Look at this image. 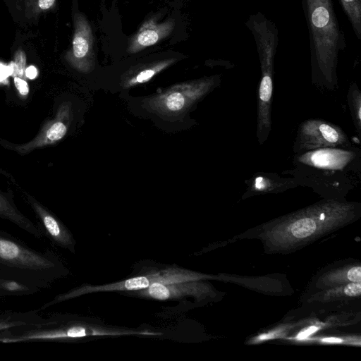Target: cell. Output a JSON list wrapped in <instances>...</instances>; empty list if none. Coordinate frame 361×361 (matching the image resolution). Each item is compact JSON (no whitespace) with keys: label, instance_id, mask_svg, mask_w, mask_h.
I'll use <instances>...</instances> for the list:
<instances>
[{"label":"cell","instance_id":"obj_1","mask_svg":"<svg viewBox=\"0 0 361 361\" xmlns=\"http://www.w3.org/2000/svg\"><path fill=\"white\" fill-rule=\"evenodd\" d=\"M307 25L312 73L315 80L334 84L341 51L346 48L345 34L332 0H300Z\"/></svg>","mask_w":361,"mask_h":361},{"label":"cell","instance_id":"obj_2","mask_svg":"<svg viewBox=\"0 0 361 361\" xmlns=\"http://www.w3.org/2000/svg\"><path fill=\"white\" fill-rule=\"evenodd\" d=\"M63 273L60 260L50 251H39L0 230V274L44 289Z\"/></svg>","mask_w":361,"mask_h":361},{"label":"cell","instance_id":"obj_3","mask_svg":"<svg viewBox=\"0 0 361 361\" xmlns=\"http://www.w3.org/2000/svg\"><path fill=\"white\" fill-rule=\"evenodd\" d=\"M250 32L255 42L261 69L258 92L257 135L259 141L262 143L271 128L274 64L279 44V30L271 24H259L254 26Z\"/></svg>","mask_w":361,"mask_h":361},{"label":"cell","instance_id":"obj_4","mask_svg":"<svg viewBox=\"0 0 361 361\" xmlns=\"http://www.w3.org/2000/svg\"><path fill=\"white\" fill-rule=\"evenodd\" d=\"M216 77L204 78L174 85L146 100L147 107L163 116L184 113L212 87Z\"/></svg>","mask_w":361,"mask_h":361},{"label":"cell","instance_id":"obj_5","mask_svg":"<svg viewBox=\"0 0 361 361\" xmlns=\"http://www.w3.org/2000/svg\"><path fill=\"white\" fill-rule=\"evenodd\" d=\"M198 277L195 273L189 271L170 269L164 271L152 273L146 276H136L127 280L99 286H83L73 289L67 293L57 295L50 302L52 305L78 297L79 295L96 291L111 290H144L154 283L164 285L175 283L191 281Z\"/></svg>","mask_w":361,"mask_h":361},{"label":"cell","instance_id":"obj_6","mask_svg":"<svg viewBox=\"0 0 361 361\" xmlns=\"http://www.w3.org/2000/svg\"><path fill=\"white\" fill-rule=\"evenodd\" d=\"M74 32L71 49L65 55L66 60L75 69L90 72L94 67V37L92 27L80 13L74 15Z\"/></svg>","mask_w":361,"mask_h":361},{"label":"cell","instance_id":"obj_7","mask_svg":"<svg viewBox=\"0 0 361 361\" xmlns=\"http://www.w3.org/2000/svg\"><path fill=\"white\" fill-rule=\"evenodd\" d=\"M345 133L338 127L319 120L303 122L299 128L296 146L299 151L343 145Z\"/></svg>","mask_w":361,"mask_h":361},{"label":"cell","instance_id":"obj_8","mask_svg":"<svg viewBox=\"0 0 361 361\" xmlns=\"http://www.w3.org/2000/svg\"><path fill=\"white\" fill-rule=\"evenodd\" d=\"M70 116V106L67 104H61L56 116L44 124L32 140L23 145H12L11 149L20 154H26L36 149L56 144L66 135Z\"/></svg>","mask_w":361,"mask_h":361},{"label":"cell","instance_id":"obj_9","mask_svg":"<svg viewBox=\"0 0 361 361\" xmlns=\"http://www.w3.org/2000/svg\"><path fill=\"white\" fill-rule=\"evenodd\" d=\"M26 199L37 217V226L44 236L53 244L72 251L74 247L73 238L66 226L35 199L28 195H26Z\"/></svg>","mask_w":361,"mask_h":361},{"label":"cell","instance_id":"obj_10","mask_svg":"<svg viewBox=\"0 0 361 361\" xmlns=\"http://www.w3.org/2000/svg\"><path fill=\"white\" fill-rule=\"evenodd\" d=\"M174 26L173 19H169L162 23H158L154 18L148 20L142 25L137 33L131 38L127 51L130 54H135L157 44L170 35Z\"/></svg>","mask_w":361,"mask_h":361},{"label":"cell","instance_id":"obj_11","mask_svg":"<svg viewBox=\"0 0 361 361\" xmlns=\"http://www.w3.org/2000/svg\"><path fill=\"white\" fill-rule=\"evenodd\" d=\"M176 61V59L171 58L134 66L123 75L122 87L128 88L147 82Z\"/></svg>","mask_w":361,"mask_h":361},{"label":"cell","instance_id":"obj_12","mask_svg":"<svg viewBox=\"0 0 361 361\" xmlns=\"http://www.w3.org/2000/svg\"><path fill=\"white\" fill-rule=\"evenodd\" d=\"M0 218L8 220L33 237L41 239L44 234L38 227L25 216L7 196L0 193Z\"/></svg>","mask_w":361,"mask_h":361},{"label":"cell","instance_id":"obj_13","mask_svg":"<svg viewBox=\"0 0 361 361\" xmlns=\"http://www.w3.org/2000/svg\"><path fill=\"white\" fill-rule=\"evenodd\" d=\"M40 310L0 312V338L43 319Z\"/></svg>","mask_w":361,"mask_h":361},{"label":"cell","instance_id":"obj_14","mask_svg":"<svg viewBox=\"0 0 361 361\" xmlns=\"http://www.w3.org/2000/svg\"><path fill=\"white\" fill-rule=\"evenodd\" d=\"M41 289L0 274V298L35 295Z\"/></svg>","mask_w":361,"mask_h":361},{"label":"cell","instance_id":"obj_15","mask_svg":"<svg viewBox=\"0 0 361 361\" xmlns=\"http://www.w3.org/2000/svg\"><path fill=\"white\" fill-rule=\"evenodd\" d=\"M339 1L355 36L359 40L361 39V0H339Z\"/></svg>","mask_w":361,"mask_h":361},{"label":"cell","instance_id":"obj_16","mask_svg":"<svg viewBox=\"0 0 361 361\" xmlns=\"http://www.w3.org/2000/svg\"><path fill=\"white\" fill-rule=\"evenodd\" d=\"M316 228V223L312 219L302 218L293 224L291 232L296 238H305L311 235Z\"/></svg>","mask_w":361,"mask_h":361},{"label":"cell","instance_id":"obj_17","mask_svg":"<svg viewBox=\"0 0 361 361\" xmlns=\"http://www.w3.org/2000/svg\"><path fill=\"white\" fill-rule=\"evenodd\" d=\"M10 76L19 77L25 79L26 68V55L23 50L18 49L15 54L13 61L7 66Z\"/></svg>","mask_w":361,"mask_h":361},{"label":"cell","instance_id":"obj_18","mask_svg":"<svg viewBox=\"0 0 361 361\" xmlns=\"http://www.w3.org/2000/svg\"><path fill=\"white\" fill-rule=\"evenodd\" d=\"M56 4V0H26L27 8L36 15L51 9Z\"/></svg>","mask_w":361,"mask_h":361},{"label":"cell","instance_id":"obj_19","mask_svg":"<svg viewBox=\"0 0 361 361\" xmlns=\"http://www.w3.org/2000/svg\"><path fill=\"white\" fill-rule=\"evenodd\" d=\"M13 82L19 94L22 96H27L29 93V85L26 80L19 77H13Z\"/></svg>","mask_w":361,"mask_h":361},{"label":"cell","instance_id":"obj_20","mask_svg":"<svg viewBox=\"0 0 361 361\" xmlns=\"http://www.w3.org/2000/svg\"><path fill=\"white\" fill-rule=\"evenodd\" d=\"M344 293L349 296H358L361 293L360 282H353L345 286Z\"/></svg>","mask_w":361,"mask_h":361},{"label":"cell","instance_id":"obj_21","mask_svg":"<svg viewBox=\"0 0 361 361\" xmlns=\"http://www.w3.org/2000/svg\"><path fill=\"white\" fill-rule=\"evenodd\" d=\"M348 279L353 282L361 281V268L360 266L351 268L347 274Z\"/></svg>","mask_w":361,"mask_h":361},{"label":"cell","instance_id":"obj_22","mask_svg":"<svg viewBox=\"0 0 361 361\" xmlns=\"http://www.w3.org/2000/svg\"><path fill=\"white\" fill-rule=\"evenodd\" d=\"M25 74L27 78L33 80L37 78L38 71L35 66H30L25 68Z\"/></svg>","mask_w":361,"mask_h":361},{"label":"cell","instance_id":"obj_23","mask_svg":"<svg viewBox=\"0 0 361 361\" xmlns=\"http://www.w3.org/2000/svg\"><path fill=\"white\" fill-rule=\"evenodd\" d=\"M8 76H10L8 66L0 64V82L4 81Z\"/></svg>","mask_w":361,"mask_h":361},{"label":"cell","instance_id":"obj_24","mask_svg":"<svg viewBox=\"0 0 361 361\" xmlns=\"http://www.w3.org/2000/svg\"><path fill=\"white\" fill-rule=\"evenodd\" d=\"M317 329L314 326H312L309 329H307V330L304 331L303 332H302L300 334V335L299 336V337L300 338H305L306 336H307L308 335L311 334L312 333H313L314 331H315Z\"/></svg>","mask_w":361,"mask_h":361},{"label":"cell","instance_id":"obj_25","mask_svg":"<svg viewBox=\"0 0 361 361\" xmlns=\"http://www.w3.org/2000/svg\"><path fill=\"white\" fill-rule=\"evenodd\" d=\"M324 341H326V342L338 343V342H341V340L338 339V338H325V339H324Z\"/></svg>","mask_w":361,"mask_h":361}]
</instances>
